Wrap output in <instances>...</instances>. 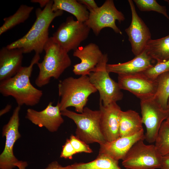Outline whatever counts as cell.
Instances as JSON below:
<instances>
[{"instance_id":"1","label":"cell","mask_w":169,"mask_h":169,"mask_svg":"<svg viewBox=\"0 0 169 169\" xmlns=\"http://www.w3.org/2000/svg\"><path fill=\"white\" fill-rule=\"evenodd\" d=\"M40 59V54H35L28 66H22L13 77L0 82V93L5 97L11 96L18 105L33 106L38 104L43 95V91L31 84L33 65Z\"/></svg>"},{"instance_id":"2","label":"cell","mask_w":169,"mask_h":169,"mask_svg":"<svg viewBox=\"0 0 169 169\" xmlns=\"http://www.w3.org/2000/svg\"><path fill=\"white\" fill-rule=\"evenodd\" d=\"M58 90L60 100L57 103L60 111L72 106L80 113L83 112L89 96L97 91L88 75H82L78 78L69 77L60 80Z\"/></svg>"},{"instance_id":"3","label":"cell","mask_w":169,"mask_h":169,"mask_svg":"<svg viewBox=\"0 0 169 169\" xmlns=\"http://www.w3.org/2000/svg\"><path fill=\"white\" fill-rule=\"evenodd\" d=\"M45 54L41 62L37 64L39 69L35 80L36 85L41 87L48 84L51 79H58L71 64L68 54L52 37H49L44 48Z\"/></svg>"},{"instance_id":"4","label":"cell","mask_w":169,"mask_h":169,"mask_svg":"<svg viewBox=\"0 0 169 169\" xmlns=\"http://www.w3.org/2000/svg\"><path fill=\"white\" fill-rule=\"evenodd\" d=\"M61 113L76 124L75 136L87 144L97 143L100 145L106 142L100 128V110H93L85 107L81 113L67 109L61 111Z\"/></svg>"},{"instance_id":"5","label":"cell","mask_w":169,"mask_h":169,"mask_svg":"<svg viewBox=\"0 0 169 169\" xmlns=\"http://www.w3.org/2000/svg\"><path fill=\"white\" fill-rule=\"evenodd\" d=\"M107 54L88 75L91 83L99 92L100 102L107 105L121 100L123 95L118 83L112 79L106 69Z\"/></svg>"},{"instance_id":"6","label":"cell","mask_w":169,"mask_h":169,"mask_svg":"<svg viewBox=\"0 0 169 169\" xmlns=\"http://www.w3.org/2000/svg\"><path fill=\"white\" fill-rule=\"evenodd\" d=\"M143 140L135 143L122 160V164L127 169L160 168L162 156L155 145L145 144Z\"/></svg>"},{"instance_id":"7","label":"cell","mask_w":169,"mask_h":169,"mask_svg":"<svg viewBox=\"0 0 169 169\" xmlns=\"http://www.w3.org/2000/svg\"><path fill=\"white\" fill-rule=\"evenodd\" d=\"M90 29L85 23L68 17L52 37L54 40L68 53L78 48L88 37Z\"/></svg>"},{"instance_id":"8","label":"cell","mask_w":169,"mask_h":169,"mask_svg":"<svg viewBox=\"0 0 169 169\" xmlns=\"http://www.w3.org/2000/svg\"><path fill=\"white\" fill-rule=\"evenodd\" d=\"M88 19L84 22L94 34L98 35L104 28H110L116 33L122 34L116 25L125 19L124 15L115 7L113 0H106L100 7L89 12Z\"/></svg>"},{"instance_id":"9","label":"cell","mask_w":169,"mask_h":169,"mask_svg":"<svg viewBox=\"0 0 169 169\" xmlns=\"http://www.w3.org/2000/svg\"><path fill=\"white\" fill-rule=\"evenodd\" d=\"M141 118L146 128L145 140L155 142L163 122L169 115V109H164L153 98L140 100Z\"/></svg>"},{"instance_id":"10","label":"cell","mask_w":169,"mask_h":169,"mask_svg":"<svg viewBox=\"0 0 169 169\" xmlns=\"http://www.w3.org/2000/svg\"><path fill=\"white\" fill-rule=\"evenodd\" d=\"M20 108L18 105L15 108L8 122L3 128L2 135L6 140L0 155V169H13L19 161L14 154L13 148L15 142L21 136L18 130Z\"/></svg>"},{"instance_id":"11","label":"cell","mask_w":169,"mask_h":169,"mask_svg":"<svg viewBox=\"0 0 169 169\" xmlns=\"http://www.w3.org/2000/svg\"><path fill=\"white\" fill-rule=\"evenodd\" d=\"M118 81L121 90L129 91L140 100L153 98L157 90V79H151L143 73L118 75Z\"/></svg>"},{"instance_id":"12","label":"cell","mask_w":169,"mask_h":169,"mask_svg":"<svg viewBox=\"0 0 169 169\" xmlns=\"http://www.w3.org/2000/svg\"><path fill=\"white\" fill-rule=\"evenodd\" d=\"M131 13V20L129 27L125 31L128 36L131 51L135 56L138 55L145 49L148 42L151 39L149 29L137 14L132 0H128Z\"/></svg>"},{"instance_id":"13","label":"cell","mask_w":169,"mask_h":169,"mask_svg":"<svg viewBox=\"0 0 169 169\" xmlns=\"http://www.w3.org/2000/svg\"><path fill=\"white\" fill-rule=\"evenodd\" d=\"M58 104L54 106L53 102H50L45 108L40 111L28 109L25 118L35 125L44 127L53 132L56 131L64 122Z\"/></svg>"},{"instance_id":"14","label":"cell","mask_w":169,"mask_h":169,"mask_svg":"<svg viewBox=\"0 0 169 169\" xmlns=\"http://www.w3.org/2000/svg\"><path fill=\"white\" fill-rule=\"evenodd\" d=\"M73 55L81 60L79 63L73 66V73L77 75L88 76L101 61L104 54L97 44L90 43L79 47L74 51Z\"/></svg>"},{"instance_id":"15","label":"cell","mask_w":169,"mask_h":169,"mask_svg":"<svg viewBox=\"0 0 169 169\" xmlns=\"http://www.w3.org/2000/svg\"><path fill=\"white\" fill-rule=\"evenodd\" d=\"M100 126L107 142L112 141L119 137L120 116L121 110L116 102L104 105L100 102Z\"/></svg>"},{"instance_id":"16","label":"cell","mask_w":169,"mask_h":169,"mask_svg":"<svg viewBox=\"0 0 169 169\" xmlns=\"http://www.w3.org/2000/svg\"><path fill=\"white\" fill-rule=\"evenodd\" d=\"M145 139L143 129L131 136L120 137L111 142L100 145L99 154H102L118 161L123 160L133 145Z\"/></svg>"},{"instance_id":"17","label":"cell","mask_w":169,"mask_h":169,"mask_svg":"<svg viewBox=\"0 0 169 169\" xmlns=\"http://www.w3.org/2000/svg\"><path fill=\"white\" fill-rule=\"evenodd\" d=\"M155 62L145 49L131 60L117 64H107L106 67L109 73L129 75L144 72L154 66Z\"/></svg>"},{"instance_id":"18","label":"cell","mask_w":169,"mask_h":169,"mask_svg":"<svg viewBox=\"0 0 169 169\" xmlns=\"http://www.w3.org/2000/svg\"><path fill=\"white\" fill-rule=\"evenodd\" d=\"M49 30L42 31L30 28L21 38L14 41L6 47L9 49L18 48L23 54L34 51L39 54L44 50L45 44L49 38Z\"/></svg>"},{"instance_id":"19","label":"cell","mask_w":169,"mask_h":169,"mask_svg":"<svg viewBox=\"0 0 169 169\" xmlns=\"http://www.w3.org/2000/svg\"><path fill=\"white\" fill-rule=\"evenodd\" d=\"M23 53L18 48L6 46L0 50V81L15 75L22 67Z\"/></svg>"},{"instance_id":"20","label":"cell","mask_w":169,"mask_h":169,"mask_svg":"<svg viewBox=\"0 0 169 169\" xmlns=\"http://www.w3.org/2000/svg\"><path fill=\"white\" fill-rule=\"evenodd\" d=\"M142 118L139 114L131 110H121L119 124L120 137L131 136L143 130Z\"/></svg>"},{"instance_id":"21","label":"cell","mask_w":169,"mask_h":169,"mask_svg":"<svg viewBox=\"0 0 169 169\" xmlns=\"http://www.w3.org/2000/svg\"><path fill=\"white\" fill-rule=\"evenodd\" d=\"M52 9L55 11L61 10L69 12L81 22H85L89 15L86 7L76 0H54Z\"/></svg>"},{"instance_id":"22","label":"cell","mask_w":169,"mask_h":169,"mask_svg":"<svg viewBox=\"0 0 169 169\" xmlns=\"http://www.w3.org/2000/svg\"><path fill=\"white\" fill-rule=\"evenodd\" d=\"M145 49L156 63L169 60V34L164 37L151 39Z\"/></svg>"},{"instance_id":"23","label":"cell","mask_w":169,"mask_h":169,"mask_svg":"<svg viewBox=\"0 0 169 169\" xmlns=\"http://www.w3.org/2000/svg\"><path fill=\"white\" fill-rule=\"evenodd\" d=\"M53 0H50L42 10L37 8L35 11L36 19L31 29L42 31L49 30V26L56 17L61 16L63 11L58 10L54 11L52 9Z\"/></svg>"},{"instance_id":"24","label":"cell","mask_w":169,"mask_h":169,"mask_svg":"<svg viewBox=\"0 0 169 169\" xmlns=\"http://www.w3.org/2000/svg\"><path fill=\"white\" fill-rule=\"evenodd\" d=\"M71 169H121L118 161L102 154H99L94 160L87 163H75Z\"/></svg>"},{"instance_id":"25","label":"cell","mask_w":169,"mask_h":169,"mask_svg":"<svg viewBox=\"0 0 169 169\" xmlns=\"http://www.w3.org/2000/svg\"><path fill=\"white\" fill-rule=\"evenodd\" d=\"M33 9V6L21 5L14 14L3 19L4 23L0 28V35L24 23L28 18Z\"/></svg>"},{"instance_id":"26","label":"cell","mask_w":169,"mask_h":169,"mask_svg":"<svg viewBox=\"0 0 169 169\" xmlns=\"http://www.w3.org/2000/svg\"><path fill=\"white\" fill-rule=\"evenodd\" d=\"M156 79L157 88L153 98L164 109H169L167 102L169 98V72L161 74Z\"/></svg>"},{"instance_id":"27","label":"cell","mask_w":169,"mask_h":169,"mask_svg":"<svg viewBox=\"0 0 169 169\" xmlns=\"http://www.w3.org/2000/svg\"><path fill=\"white\" fill-rule=\"evenodd\" d=\"M155 142V146L162 156L169 153V128L165 121L161 125Z\"/></svg>"},{"instance_id":"28","label":"cell","mask_w":169,"mask_h":169,"mask_svg":"<svg viewBox=\"0 0 169 169\" xmlns=\"http://www.w3.org/2000/svg\"><path fill=\"white\" fill-rule=\"evenodd\" d=\"M140 10L143 12L153 11L163 15L169 20L166 6L160 5L156 0H134Z\"/></svg>"},{"instance_id":"29","label":"cell","mask_w":169,"mask_h":169,"mask_svg":"<svg viewBox=\"0 0 169 169\" xmlns=\"http://www.w3.org/2000/svg\"><path fill=\"white\" fill-rule=\"evenodd\" d=\"M169 72V60L164 62L156 63L152 67L143 73L149 78L156 79L161 74Z\"/></svg>"},{"instance_id":"30","label":"cell","mask_w":169,"mask_h":169,"mask_svg":"<svg viewBox=\"0 0 169 169\" xmlns=\"http://www.w3.org/2000/svg\"><path fill=\"white\" fill-rule=\"evenodd\" d=\"M69 139L77 153L81 152L91 153L93 152L92 150L88 144L77 138L75 136L71 135Z\"/></svg>"},{"instance_id":"31","label":"cell","mask_w":169,"mask_h":169,"mask_svg":"<svg viewBox=\"0 0 169 169\" xmlns=\"http://www.w3.org/2000/svg\"><path fill=\"white\" fill-rule=\"evenodd\" d=\"M76 153L69 139H67L65 143L63 146L60 157L64 159H72L74 155Z\"/></svg>"},{"instance_id":"32","label":"cell","mask_w":169,"mask_h":169,"mask_svg":"<svg viewBox=\"0 0 169 169\" xmlns=\"http://www.w3.org/2000/svg\"><path fill=\"white\" fill-rule=\"evenodd\" d=\"M77 1L79 3L84 5L89 11V12L99 7L94 0H79Z\"/></svg>"},{"instance_id":"33","label":"cell","mask_w":169,"mask_h":169,"mask_svg":"<svg viewBox=\"0 0 169 169\" xmlns=\"http://www.w3.org/2000/svg\"><path fill=\"white\" fill-rule=\"evenodd\" d=\"M44 169H71L70 165L63 166L56 161L50 163Z\"/></svg>"},{"instance_id":"34","label":"cell","mask_w":169,"mask_h":169,"mask_svg":"<svg viewBox=\"0 0 169 169\" xmlns=\"http://www.w3.org/2000/svg\"><path fill=\"white\" fill-rule=\"evenodd\" d=\"M161 169H169V153L162 156Z\"/></svg>"},{"instance_id":"35","label":"cell","mask_w":169,"mask_h":169,"mask_svg":"<svg viewBox=\"0 0 169 169\" xmlns=\"http://www.w3.org/2000/svg\"><path fill=\"white\" fill-rule=\"evenodd\" d=\"M16 166L18 168V169H26L28 166L27 162L22 161H19L16 164Z\"/></svg>"},{"instance_id":"36","label":"cell","mask_w":169,"mask_h":169,"mask_svg":"<svg viewBox=\"0 0 169 169\" xmlns=\"http://www.w3.org/2000/svg\"><path fill=\"white\" fill-rule=\"evenodd\" d=\"M50 0H32L31 2L32 3H38L41 8L45 7L49 2Z\"/></svg>"},{"instance_id":"37","label":"cell","mask_w":169,"mask_h":169,"mask_svg":"<svg viewBox=\"0 0 169 169\" xmlns=\"http://www.w3.org/2000/svg\"><path fill=\"white\" fill-rule=\"evenodd\" d=\"M11 108L12 106L8 104L3 109L0 110V116L9 112L11 110Z\"/></svg>"},{"instance_id":"38","label":"cell","mask_w":169,"mask_h":169,"mask_svg":"<svg viewBox=\"0 0 169 169\" xmlns=\"http://www.w3.org/2000/svg\"><path fill=\"white\" fill-rule=\"evenodd\" d=\"M165 121L166 125L169 128V115Z\"/></svg>"},{"instance_id":"39","label":"cell","mask_w":169,"mask_h":169,"mask_svg":"<svg viewBox=\"0 0 169 169\" xmlns=\"http://www.w3.org/2000/svg\"><path fill=\"white\" fill-rule=\"evenodd\" d=\"M167 106L168 109H169V98L168 100V102H167Z\"/></svg>"},{"instance_id":"40","label":"cell","mask_w":169,"mask_h":169,"mask_svg":"<svg viewBox=\"0 0 169 169\" xmlns=\"http://www.w3.org/2000/svg\"><path fill=\"white\" fill-rule=\"evenodd\" d=\"M165 2H167L169 4V0H165Z\"/></svg>"}]
</instances>
